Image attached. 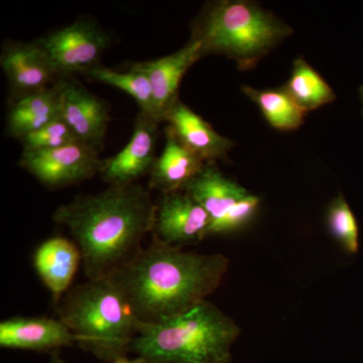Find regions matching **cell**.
Returning <instances> with one entry per match:
<instances>
[{"instance_id": "cell-16", "label": "cell", "mask_w": 363, "mask_h": 363, "mask_svg": "<svg viewBox=\"0 0 363 363\" xmlns=\"http://www.w3.org/2000/svg\"><path fill=\"white\" fill-rule=\"evenodd\" d=\"M206 162L186 147L168 126L166 145L150 173L149 188L162 194L183 191L201 173Z\"/></svg>"}, {"instance_id": "cell-20", "label": "cell", "mask_w": 363, "mask_h": 363, "mask_svg": "<svg viewBox=\"0 0 363 363\" xmlns=\"http://www.w3.org/2000/svg\"><path fill=\"white\" fill-rule=\"evenodd\" d=\"M284 88L306 113L332 104L336 99L330 85L303 57L294 61L290 79Z\"/></svg>"}, {"instance_id": "cell-8", "label": "cell", "mask_w": 363, "mask_h": 363, "mask_svg": "<svg viewBox=\"0 0 363 363\" xmlns=\"http://www.w3.org/2000/svg\"><path fill=\"white\" fill-rule=\"evenodd\" d=\"M211 218L184 191L162 194L157 204L152 236L171 247L197 245L209 236Z\"/></svg>"}, {"instance_id": "cell-26", "label": "cell", "mask_w": 363, "mask_h": 363, "mask_svg": "<svg viewBox=\"0 0 363 363\" xmlns=\"http://www.w3.org/2000/svg\"><path fill=\"white\" fill-rule=\"evenodd\" d=\"M50 363H64L63 360L60 358L58 353H55V354L52 355L51 362Z\"/></svg>"}, {"instance_id": "cell-2", "label": "cell", "mask_w": 363, "mask_h": 363, "mask_svg": "<svg viewBox=\"0 0 363 363\" xmlns=\"http://www.w3.org/2000/svg\"><path fill=\"white\" fill-rule=\"evenodd\" d=\"M228 267L229 259L220 253L184 252L152 236V245L112 278L138 321L152 324L206 301L221 285Z\"/></svg>"}, {"instance_id": "cell-14", "label": "cell", "mask_w": 363, "mask_h": 363, "mask_svg": "<svg viewBox=\"0 0 363 363\" xmlns=\"http://www.w3.org/2000/svg\"><path fill=\"white\" fill-rule=\"evenodd\" d=\"M164 121L186 147L206 162L228 159V152L235 143L219 135L201 116L195 113L180 99L169 109Z\"/></svg>"}, {"instance_id": "cell-21", "label": "cell", "mask_w": 363, "mask_h": 363, "mask_svg": "<svg viewBox=\"0 0 363 363\" xmlns=\"http://www.w3.org/2000/svg\"><path fill=\"white\" fill-rule=\"evenodd\" d=\"M86 75L128 93L140 105V112L157 121L155 112L152 85L147 75L143 72L133 68L128 72H118L99 65L88 72Z\"/></svg>"}, {"instance_id": "cell-7", "label": "cell", "mask_w": 363, "mask_h": 363, "mask_svg": "<svg viewBox=\"0 0 363 363\" xmlns=\"http://www.w3.org/2000/svg\"><path fill=\"white\" fill-rule=\"evenodd\" d=\"M104 160L84 143L52 150H23L21 168L49 189H60L87 180L99 173Z\"/></svg>"}, {"instance_id": "cell-15", "label": "cell", "mask_w": 363, "mask_h": 363, "mask_svg": "<svg viewBox=\"0 0 363 363\" xmlns=\"http://www.w3.org/2000/svg\"><path fill=\"white\" fill-rule=\"evenodd\" d=\"M82 262L75 241L56 236L40 243L33 253V267L48 290L58 303L68 293Z\"/></svg>"}, {"instance_id": "cell-3", "label": "cell", "mask_w": 363, "mask_h": 363, "mask_svg": "<svg viewBox=\"0 0 363 363\" xmlns=\"http://www.w3.org/2000/svg\"><path fill=\"white\" fill-rule=\"evenodd\" d=\"M238 324L204 301L183 314L142 324L130 352L145 363H218L231 358Z\"/></svg>"}, {"instance_id": "cell-12", "label": "cell", "mask_w": 363, "mask_h": 363, "mask_svg": "<svg viewBox=\"0 0 363 363\" xmlns=\"http://www.w3.org/2000/svg\"><path fill=\"white\" fill-rule=\"evenodd\" d=\"M202 58L204 55L201 45L197 40H190L182 49L169 56L138 62L131 66L135 70L143 72L149 79L154 96L155 112L160 123L164 121L167 112L177 100L180 99L179 87L186 72Z\"/></svg>"}, {"instance_id": "cell-10", "label": "cell", "mask_w": 363, "mask_h": 363, "mask_svg": "<svg viewBox=\"0 0 363 363\" xmlns=\"http://www.w3.org/2000/svg\"><path fill=\"white\" fill-rule=\"evenodd\" d=\"M0 64L13 99L47 89L61 80L38 40L6 45Z\"/></svg>"}, {"instance_id": "cell-23", "label": "cell", "mask_w": 363, "mask_h": 363, "mask_svg": "<svg viewBox=\"0 0 363 363\" xmlns=\"http://www.w3.org/2000/svg\"><path fill=\"white\" fill-rule=\"evenodd\" d=\"M25 150H52L80 142L62 118L56 119L40 130L20 140Z\"/></svg>"}, {"instance_id": "cell-28", "label": "cell", "mask_w": 363, "mask_h": 363, "mask_svg": "<svg viewBox=\"0 0 363 363\" xmlns=\"http://www.w3.org/2000/svg\"><path fill=\"white\" fill-rule=\"evenodd\" d=\"M218 363H231V358H228V359L223 360V362H218Z\"/></svg>"}, {"instance_id": "cell-19", "label": "cell", "mask_w": 363, "mask_h": 363, "mask_svg": "<svg viewBox=\"0 0 363 363\" xmlns=\"http://www.w3.org/2000/svg\"><path fill=\"white\" fill-rule=\"evenodd\" d=\"M241 90L257 105L267 123L274 130H296L305 123L306 112L296 104L284 86L272 89H255L245 85Z\"/></svg>"}, {"instance_id": "cell-6", "label": "cell", "mask_w": 363, "mask_h": 363, "mask_svg": "<svg viewBox=\"0 0 363 363\" xmlns=\"http://www.w3.org/2000/svg\"><path fill=\"white\" fill-rule=\"evenodd\" d=\"M61 79L87 74L99 66L108 35L90 18H82L38 40Z\"/></svg>"}, {"instance_id": "cell-17", "label": "cell", "mask_w": 363, "mask_h": 363, "mask_svg": "<svg viewBox=\"0 0 363 363\" xmlns=\"http://www.w3.org/2000/svg\"><path fill=\"white\" fill-rule=\"evenodd\" d=\"M183 191L206 210L211 218V226L252 194L238 182L224 175L214 162H206L201 173Z\"/></svg>"}, {"instance_id": "cell-22", "label": "cell", "mask_w": 363, "mask_h": 363, "mask_svg": "<svg viewBox=\"0 0 363 363\" xmlns=\"http://www.w3.org/2000/svg\"><path fill=\"white\" fill-rule=\"evenodd\" d=\"M329 233L348 255L359 252V226L357 217L343 195H339L329 205L327 212Z\"/></svg>"}, {"instance_id": "cell-4", "label": "cell", "mask_w": 363, "mask_h": 363, "mask_svg": "<svg viewBox=\"0 0 363 363\" xmlns=\"http://www.w3.org/2000/svg\"><path fill=\"white\" fill-rule=\"evenodd\" d=\"M57 305L75 343L105 362L126 357L142 325L112 277L71 288Z\"/></svg>"}, {"instance_id": "cell-5", "label": "cell", "mask_w": 363, "mask_h": 363, "mask_svg": "<svg viewBox=\"0 0 363 363\" xmlns=\"http://www.w3.org/2000/svg\"><path fill=\"white\" fill-rule=\"evenodd\" d=\"M294 33L292 26L250 0H217L205 4L191 25L190 40L203 55L233 60L250 70Z\"/></svg>"}, {"instance_id": "cell-1", "label": "cell", "mask_w": 363, "mask_h": 363, "mask_svg": "<svg viewBox=\"0 0 363 363\" xmlns=\"http://www.w3.org/2000/svg\"><path fill=\"white\" fill-rule=\"evenodd\" d=\"M157 204L138 183L109 185L104 192L61 205L52 219L66 226L82 255L88 279L108 278L143 250L152 233Z\"/></svg>"}, {"instance_id": "cell-9", "label": "cell", "mask_w": 363, "mask_h": 363, "mask_svg": "<svg viewBox=\"0 0 363 363\" xmlns=\"http://www.w3.org/2000/svg\"><path fill=\"white\" fill-rule=\"evenodd\" d=\"M160 121L143 112L136 117L130 142L116 156L104 160L99 174L109 185L136 183L150 173L156 162Z\"/></svg>"}, {"instance_id": "cell-11", "label": "cell", "mask_w": 363, "mask_h": 363, "mask_svg": "<svg viewBox=\"0 0 363 363\" xmlns=\"http://www.w3.org/2000/svg\"><path fill=\"white\" fill-rule=\"evenodd\" d=\"M61 118L81 143L100 152L111 119L106 104L69 77L61 79Z\"/></svg>"}, {"instance_id": "cell-13", "label": "cell", "mask_w": 363, "mask_h": 363, "mask_svg": "<svg viewBox=\"0 0 363 363\" xmlns=\"http://www.w3.org/2000/svg\"><path fill=\"white\" fill-rule=\"evenodd\" d=\"M75 343V338L65 324L47 317H13L0 323V346L58 353L62 347Z\"/></svg>"}, {"instance_id": "cell-18", "label": "cell", "mask_w": 363, "mask_h": 363, "mask_svg": "<svg viewBox=\"0 0 363 363\" xmlns=\"http://www.w3.org/2000/svg\"><path fill=\"white\" fill-rule=\"evenodd\" d=\"M61 80L47 89L13 99L6 116V133L21 140L61 118Z\"/></svg>"}, {"instance_id": "cell-25", "label": "cell", "mask_w": 363, "mask_h": 363, "mask_svg": "<svg viewBox=\"0 0 363 363\" xmlns=\"http://www.w3.org/2000/svg\"><path fill=\"white\" fill-rule=\"evenodd\" d=\"M109 363H145L142 358L135 357V358H128V357H123L117 358V359L113 360V362Z\"/></svg>"}, {"instance_id": "cell-27", "label": "cell", "mask_w": 363, "mask_h": 363, "mask_svg": "<svg viewBox=\"0 0 363 363\" xmlns=\"http://www.w3.org/2000/svg\"><path fill=\"white\" fill-rule=\"evenodd\" d=\"M358 92H359L360 101H362L363 116V85L360 86L359 89H358Z\"/></svg>"}, {"instance_id": "cell-24", "label": "cell", "mask_w": 363, "mask_h": 363, "mask_svg": "<svg viewBox=\"0 0 363 363\" xmlns=\"http://www.w3.org/2000/svg\"><path fill=\"white\" fill-rule=\"evenodd\" d=\"M259 206V196L250 194L247 199L234 208L230 213L210 227L209 236L226 235L242 230L257 216Z\"/></svg>"}]
</instances>
